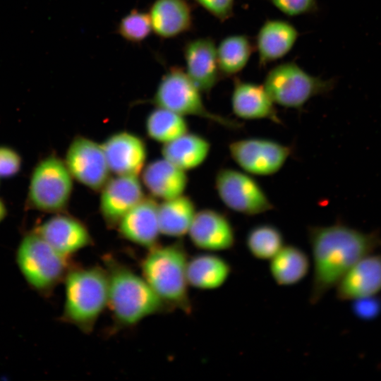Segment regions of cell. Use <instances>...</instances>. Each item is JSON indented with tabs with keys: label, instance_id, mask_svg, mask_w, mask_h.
Wrapping results in <instances>:
<instances>
[{
	"label": "cell",
	"instance_id": "cell-29",
	"mask_svg": "<svg viewBox=\"0 0 381 381\" xmlns=\"http://www.w3.org/2000/svg\"><path fill=\"white\" fill-rule=\"evenodd\" d=\"M285 245L284 236L279 228L272 224H260L253 226L246 237V246L255 259L270 260Z\"/></svg>",
	"mask_w": 381,
	"mask_h": 381
},
{
	"label": "cell",
	"instance_id": "cell-4",
	"mask_svg": "<svg viewBox=\"0 0 381 381\" xmlns=\"http://www.w3.org/2000/svg\"><path fill=\"white\" fill-rule=\"evenodd\" d=\"M188 258L179 240L147 250L140 262L142 276L161 300L172 310L185 314L193 310L186 274Z\"/></svg>",
	"mask_w": 381,
	"mask_h": 381
},
{
	"label": "cell",
	"instance_id": "cell-28",
	"mask_svg": "<svg viewBox=\"0 0 381 381\" xmlns=\"http://www.w3.org/2000/svg\"><path fill=\"white\" fill-rule=\"evenodd\" d=\"M145 130L149 138L164 145L188 132V125L184 116L156 107L147 116Z\"/></svg>",
	"mask_w": 381,
	"mask_h": 381
},
{
	"label": "cell",
	"instance_id": "cell-30",
	"mask_svg": "<svg viewBox=\"0 0 381 381\" xmlns=\"http://www.w3.org/2000/svg\"><path fill=\"white\" fill-rule=\"evenodd\" d=\"M152 31L147 13L133 9L118 23L116 32L126 41L138 44L147 39Z\"/></svg>",
	"mask_w": 381,
	"mask_h": 381
},
{
	"label": "cell",
	"instance_id": "cell-11",
	"mask_svg": "<svg viewBox=\"0 0 381 381\" xmlns=\"http://www.w3.org/2000/svg\"><path fill=\"white\" fill-rule=\"evenodd\" d=\"M64 160L73 179L92 190L99 191L111 177L101 143L86 136L72 140Z\"/></svg>",
	"mask_w": 381,
	"mask_h": 381
},
{
	"label": "cell",
	"instance_id": "cell-25",
	"mask_svg": "<svg viewBox=\"0 0 381 381\" xmlns=\"http://www.w3.org/2000/svg\"><path fill=\"white\" fill-rule=\"evenodd\" d=\"M210 148L205 138L188 131L164 144L161 152L162 157L187 171L200 167L207 158Z\"/></svg>",
	"mask_w": 381,
	"mask_h": 381
},
{
	"label": "cell",
	"instance_id": "cell-17",
	"mask_svg": "<svg viewBox=\"0 0 381 381\" xmlns=\"http://www.w3.org/2000/svg\"><path fill=\"white\" fill-rule=\"evenodd\" d=\"M158 205L152 196H145L119 221L116 229L120 236L147 250L159 244Z\"/></svg>",
	"mask_w": 381,
	"mask_h": 381
},
{
	"label": "cell",
	"instance_id": "cell-18",
	"mask_svg": "<svg viewBox=\"0 0 381 381\" xmlns=\"http://www.w3.org/2000/svg\"><path fill=\"white\" fill-rule=\"evenodd\" d=\"M342 301L374 297L381 291V255L370 253L360 259L334 288Z\"/></svg>",
	"mask_w": 381,
	"mask_h": 381
},
{
	"label": "cell",
	"instance_id": "cell-3",
	"mask_svg": "<svg viewBox=\"0 0 381 381\" xmlns=\"http://www.w3.org/2000/svg\"><path fill=\"white\" fill-rule=\"evenodd\" d=\"M63 283L64 301L59 320L83 334H91L108 306V279L104 266L73 263Z\"/></svg>",
	"mask_w": 381,
	"mask_h": 381
},
{
	"label": "cell",
	"instance_id": "cell-10",
	"mask_svg": "<svg viewBox=\"0 0 381 381\" xmlns=\"http://www.w3.org/2000/svg\"><path fill=\"white\" fill-rule=\"evenodd\" d=\"M231 157L241 169L255 176H270L285 164L292 148L274 140L247 138L229 145Z\"/></svg>",
	"mask_w": 381,
	"mask_h": 381
},
{
	"label": "cell",
	"instance_id": "cell-26",
	"mask_svg": "<svg viewBox=\"0 0 381 381\" xmlns=\"http://www.w3.org/2000/svg\"><path fill=\"white\" fill-rule=\"evenodd\" d=\"M161 235L180 238L187 235L197 210L193 200L184 194L158 205Z\"/></svg>",
	"mask_w": 381,
	"mask_h": 381
},
{
	"label": "cell",
	"instance_id": "cell-23",
	"mask_svg": "<svg viewBox=\"0 0 381 381\" xmlns=\"http://www.w3.org/2000/svg\"><path fill=\"white\" fill-rule=\"evenodd\" d=\"M232 272L230 263L222 256L205 252L188 258L187 279L189 286L211 291L222 287Z\"/></svg>",
	"mask_w": 381,
	"mask_h": 381
},
{
	"label": "cell",
	"instance_id": "cell-2",
	"mask_svg": "<svg viewBox=\"0 0 381 381\" xmlns=\"http://www.w3.org/2000/svg\"><path fill=\"white\" fill-rule=\"evenodd\" d=\"M108 279V306L112 331L135 327L145 319L173 311L138 274L111 254L102 257Z\"/></svg>",
	"mask_w": 381,
	"mask_h": 381
},
{
	"label": "cell",
	"instance_id": "cell-7",
	"mask_svg": "<svg viewBox=\"0 0 381 381\" xmlns=\"http://www.w3.org/2000/svg\"><path fill=\"white\" fill-rule=\"evenodd\" d=\"M334 83L332 79L308 73L294 61H287L272 67L262 85L275 104L300 109L314 97L330 92Z\"/></svg>",
	"mask_w": 381,
	"mask_h": 381
},
{
	"label": "cell",
	"instance_id": "cell-19",
	"mask_svg": "<svg viewBox=\"0 0 381 381\" xmlns=\"http://www.w3.org/2000/svg\"><path fill=\"white\" fill-rule=\"evenodd\" d=\"M233 113L244 120L267 119L282 124L275 104L263 85L235 78L231 97Z\"/></svg>",
	"mask_w": 381,
	"mask_h": 381
},
{
	"label": "cell",
	"instance_id": "cell-15",
	"mask_svg": "<svg viewBox=\"0 0 381 381\" xmlns=\"http://www.w3.org/2000/svg\"><path fill=\"white\" fill-rule=\"evenodd\" d=\"M102 147L111 173L139 176L146 165L147 149L135 133L120 131L109 135Z\"/></svg>",
	"mask_w": 381,
	"mask_h": 381
},
{
	"label": "cell",
	"instance_id": "cell-9",
	"mask_svg": "<svg viewBox=\"0 0 381 381\" xmlns=\"http://www.w3.org/2000/svg\"><path fill=\"white\" fill-rule=\"evenodd\" d=\"M214 186L221 201L235 212L255 216L274 209L261 186L243 170L220 169L216 174Z\"/></svg>",
	"mask_w": 381,
	"mask_h": 381
},
{
	"label": "cell",
	"instance_id": "cell-21",
	"mask_svg": "<svg viewBox=\"0 0 381 381\" xmlns=\"http://www.w3.org/2000/svg\"><path fill=\"white\" fill-rule=\"evenodd\" d=\"M141 181L151 196L165 200L184 194L188 177L186 171L162 157L145 166Z\"/></svg>",
	"mask_w": 381,
	"mask_h": 381
},
{
	"label": "cell",
	"instance_id": "cell-6",
	"mask_svg": "<svg viewBox=\"0 0 381 381\" xmlns=\"http://www.w3.org/2000/svg\"><path fill=\"white\" fill-rule=\"evenodd\" d=\"M201 95L186 71L178 66H171L161 78L152 102L157 107L172 111L184 117H200L232 130L242 127V124L236 120L209 111Z\"/></svg>",
	"mask_w": 381,
	"mask_h": 381
},
{
	"label": "cell",
	"instance_id": "cell-5",
	"mask_svg": "<svg viewBox=\"0 0 381 381\" xmlns=\"http://www.w3.org/2000/svg\"><path fill=\"white\" fill-rule=\"evenodd\" d=\"M15 261L28 286L44 298L52 296L74 263L33 229L23 235L15 251Z\"/></svg>",
	"mask_w": 381,
	"mask_h": 381
},
{
	"label": "cell",
	"instance_id": "cell-13",
	"mask_svg": "<svg viewBox=\"0 0 381 381\" xmlns=\"http://www.w3.org/2000/svg\"><path fill=\"white\" fill-rule=\"evenodd\" d=\"M99 192V212L109 229H116L121 218L145 196L141 179L135 175L110 177Z\"/></svg>",
	"mask_w": 381,
	"mask_h": 381
},
{
	"label": "cell",
	"instance_id": "cell-22",
	"mask_svg": "<svg viewBox=\"0 0 381 381\" xmlns=\"http://www.w3.org/2000/svg\"><path fill=\"white\" fill-rule=\"evenodd\" d=\"M148 14L152 31L163 39L178 37L193 26L192 8L188 0H155Z\"/></svg>",
	"mask_w": 381,
	"mask_h": 381
},
{
	"label": "cell",
	"instance_id": "cell-1",
	"mask_svg": "<svg viewBox=\"0 0 381 381\" xmlns=\"http://www.w3.org/2000/svg\"><path fill=\"white\" fill-rule=\"evenodd\" d=\"M308 240L313 270L311 305L318 304L360 259L381 245L377 233L364 232L341 222L309 226Z\"/></svg>",
	"mask_w": 381,
	"mask_h": 381
},
{
	"label": "cell",
	"instance_id": "cell-27",
	"mask_svg": "<svg viewBox=\"0 0 381 381\" xmlns=\"http://www.w3.org/2000/svg\"><path fill=\"white\" fill-rule=\"evenodd\" d=\"M255 49L248 36L231 35L223 38L217 46V56L222 77L235 76L248 64Z\"/></svg>",
	"mask_w": 381,
	"mask_h": 381
},
{
	"label": "cell",
	"instance_id": "cell-14",
	"mask_svg": "<svg viewBox=\"0 0 381 381\" xmlns=\"http://www.w3.org/2000/svg\"><path fill=\"white\" fill-rule=\"evenodd\" d=\"M187 235L196 248L205 252L229 250L236 244L235 230L229 219L213 209L197 211Z\"/></svg>",
	"mask_w": 381,
	"mask_h": 381
},
{
	"label": "cell",
	"instance_id": "cell-12",
	"mask_svg": "<svg viewBox=\"0 0 381 381\" xmlns=\"http://www.w3.org/2000/svg\"><path fill=\"white\" fill-rule=\"evenodd\" d=\"M33 230L57 252L69 258L94 244L86 224L65 212L55 213Z\"/></svg>",
	"mask_w": 381,
	"mask_h": 381
},
{
	"label": "cell",
	"instance_id": "cell-20",
	"mask_svg": "<svg viewBox=\"0 0 381 381\" xmlns=\"http://www.w3.org/2000/svg\"><path fill=\"white\" fill-rule=\"evenodd\" d=\"M299 34L290 22L281 19H268L260 26L255 37V49L260 66L276 61L294 47Z\"/></svg>",
	"mask_w": 381,
	"mask_h": 381
},
{
	"label": "cell",
	"instance_id": "cell-32",
	"mask_svg": "<svg viewBox=\"0 0 381 381\" xmlns=\"http://www.w3.org/2000/svg\"><path fill=\"white\" fill-rule=\"evenodd\" d=\"M22 165V159L14 149L0 145V178H10L16 175Z\"/></svg>",
	"mask_w": 381,
	"mask_h": 381
},
{
	"label": "cell",
	"instance_id": "cell-33",
	"mask_svg": "<svg viewBox=\"0 0 381 381\" xmlns=\"http://www.w3.org/2000/svg\"><path fill=\"white\" fill-rule=\"evenodd\" d=\"M198 5L221 22L234 14L236 0H193Z\"/></svg>",
	"mask_w": 381,
	"mask_h": 381
},
{
	"label": "cell",
	"instance_id": "cell-16",
	"mask_svg": "<svg viewBox=\"0 0 381 381\" xmlns=\"http://www.w3.org/2000/svg\"><path fill=\"white\" fill-rule=\"evenodd\" d=\"M183 54L188 77L202 93H210L222 78L213 39L190 40L185 43Z\"/></svg>",
	"mask_w": 381,
	"mask_h": 381
},
{
	"label": "cell",
	"instance_id": "cell-34",
	"mask_svg": "<svg viewBox=\"0 0 381 381\" xmlns=\"http://www.w3.org/2000/svg\"><path fill=\"white\" fill-rule=\"evenodd\" d=\"M7 214V209L4 201L0 199V223L5 219Z\"/></svg>",
	"mask_w": 381,
	"mask_h": 381
},
{
	"label": "cell",
	"instance_id": "cell-8",
	"mask_svg": "<svg viewBox=\"0 0 381 381\" xmlns=\"http://www.w3.org/2000/svg\"><path fill=\"white\" fill-rule=\"evenodd\" d=\"M73 180L64 159L54 155L47 156L32 172L27 205L43 212H64L73 192Z\"/></svg>",
	"mask_w": 381,
	"mask_h": 381
},
{
	"label": "cell",
	"instance_id": "cell-31",
	"mask_svg": "<svg viewBox=\"0 0 381 381\" xmlns=\"http://www.w3.org/2000/svg\"><path fill=\"white\" fill-rule=\"evenodd\" d=\"M277 9L288 16H299L314 13L317 0H268Z\"/></svg>",
	"mask_w": 381,
	"mask_h": 381
},
{
	"label": "cell",
	"instance_id": "cell-24",
	"mask_svg": "<svg viewBox=\"0 0 381 381\" xmlns=\"http://www.w3.org/2000/svg\"><path fill=\"white\" fill-rule=\"evenodd\" d=\"M311 261L300 247L285 244L269 260V271L274 282L281 286H291L301 282L309 273Z\"/></svg>",
	"mask_w": 381,
	"mask_h": 381
}]
</instances>
